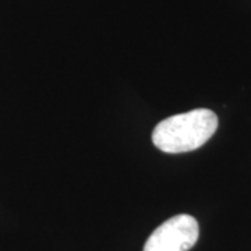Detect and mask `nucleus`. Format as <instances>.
I'll return each instance as SVG.
<instances>
[{
    "mask_svg": "<svg viewBox=\"0 0 251 251\" xmlns=\"http://www.w3.org/2000/svg\"><path fill=\"white\" fill-rule=\"evenodd\" d=\"M216 128L218 116L212 110L194 109L162 120L153 130L152 141L166 153L190 152L202 147Z\"/></svg>",
    "mask_w": 251,
    "mask_h": 251,
    "instance_id": "nucleus-1",
    "label": "nucleus"
},
{
    "mask_svg": "<svg viewBox=\"0 0 251 251\" xmlns=\"http://www.w3.org/2000/svg\"><path fill=\"white\" fill-rule=\"evenodd\" d=\"M196 218L176 215L156 227L144 246V251H188L198 240Z\"/></svg>",
    "mask_w": 251,
    "mask_h": 251,
    "instance_id": "nucleus-2",
    "label": "nucleus"
}]
</instances>
